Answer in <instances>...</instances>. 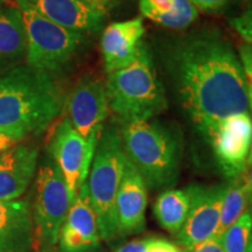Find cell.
<instances>
[{"mask_svg": "<svg viewBox=\"0 0 252 252\" xmlns=\"http://www.w3.org/2000/svg\"><path fill=\"white\" fill-rule=\"evenodd\" d=\"M166 63L182 106L208 139L220 122L248 112L241 60L219 31H198L176 41Z\"/></svg>", "mask_w": 252, "mask_h": 252, "instance_id": "1", "label": "cell"}, {"mask_svg": "<svg viewBox=\"0 0 252 252\" xmlns=\"http://www.w3.org/2000/svg\"><path fill=\"white\" fill-rule=\"evenodd\" d=\"M54 75L21 64L0 77V128L28 137L47 130L65 105Z\"/></svg>", "mask_w": 252, "mask_h": 252, "instance_id": "2", "label": "cell"}, {"mask_svg": "<svg viewBox=\"0 0 252 252\" xmlns=\"http://www.w3.org/2000/svg\"><path fill=\"white\" fill-rule=\"evenodd\" d=\"M125 156L135 167L147 188L163 189L176 184L180 174V137L156 122L141 121L119 125Z\"/></svg>", "mask_w": 252, "mask_h": 252, "instance_id": "3", "label": "cell"}, {"mask_svg": "<svg viewBox=\"0 0 252 252\" xmlns=\"http://www.w3.org/2000/svg\"><path fill=\"white\" fill-rule=\"evenodd\" d=\"M110 111L119 125L150 121L167 108L165 89L158 78L149 47L141 45L131 64L108 74Z\"/></svg>", "mask_w": 252, "mask_h": 252, "instance_id": "4", "label": "cell"}, {"mask_svg": "<svg viewBox=\"0 0 252 252\" xmlns=\"http://www.w3.org/2000/svg\"><path fill=\"white\" fill-rule=\"evenodd\" d=\"M125 162L119 127L113 124L105 126L99 133L86 181L90 203L98 222L100 238L105 242L121 237L116 219V198Z\"/></svg>", "mask_w": 252, "mask_h": 252, "instance_id": "5", "label": "cell"}, {"mask_svg": "<svg viewBox=\"0 0 252 252\" xmlns=\"http://www.w3.org/2000/svg\"><path fill=\"white\" fill-rule=\"evenodd\" d=\"M15 2L26 31L25 64L50 75L67 68L86 47V34L47 20L32 7L28 0H15Z\"/></svg>", "mask_w": 252, "mask_h": 252, "instance_id": "6", "label": "cell"}, {"mask_svg": "<svg viewBox=\"0 0 252 252\" xmlns=\"http://www.w3.org/2000/svg\"><path fill=\"white\" fill-rule=\"evenodd\" d=\"M70 206V195L61 172L54 162H45L36 174L32 209L34 239L40 252H58L60 232Z\"/></svg>", "mask_w": 252, "mask_h": 252, "instance_id": "7", "label": "cell"}, {"mask_svg": "<svg viewBox=\"0 0 252 252\" xmlns=\"http://www.w3.org/2000/svg\"><path fill=\"white\" fill-rule=\"evenodd\" d=\"M100 131L84 139L64 117L54 126L50 134V156L64 179L71 203L87 181Z\"/></svg>", "mask_w": 252, "mask_h": 252, "instance_id": "8", "label": "cell"}, {"mask_svg": "<svg viewBox=\"0 0 252 252\" xmlns=\"http://www.w3.org/2000/svg\"><path fill=\"white\" fill-rule=\"evenodd\" d=\"M67 118L84 139L103 128L110 113L105 81L94 75H84L65 99Z\"/></svg>", "mask_w": 252, "mask_h": 252, "instance_id": "9", "label": "cell"}, {"mask_svg": "<svg viewBox=\"0 0 252 252\" xmlns=\"http://www.w3.org/2000/svg\"><path fill=\"white\" fill-rule=\"evenodd\" d=\"M226 185L189 186L190 207L182 228L176 234V243L190 249L212 238L217 228Z\"/></svg>", "mask_w": 252, "mask_h": 252, "instance_id": "10", "label": "cell"}, {"mask_svg": "<svg viewBox=\"0 0 252 252\" xmlns=\"http://www.w3.org/2000/svg\"><path fill=\"white\" fill-rule=\"evenodd\" d=\"M208 140L217 165L229 180L243 174L252 145V119L249 112L220 122Z\"/></svg>", "mask_w": 252, "mask_h": 252, "instance_id": "11", "label": "cell"}, {"mask_svg": "<svg viewBox=\"0 0 252 252\" xmlns=\"http://www.w3.org/2000/svg\"><path fill=\"white\" fill-rule=\"evenodd\" d=\"M98 222L84 182L69 208L59 237V252H93L99 248Z\"/></svg>", "mask_w": 252, "mask_h": 252, "instance_id": "12", "label": "cell"}, {"mask_svg": "<svg viewBox=\"0 0 252 252\" xmlns=\"http://www.w3.org/2000/svg\"><path fill=\"white\" fill-rule=\"evenodd\" d=\"M144 34L141 18L117 21L105 27L100 37V52L106 74L117 71L137 59Z\"/></svg>", "mask_w": 252, "mask_h": 252, "instance_id": "13", "label": "cell"}, {"mask_svg": "<svg viewBox=\"0 0 252 252\" xmlns=\"http://www.w3.org/2000/svg\"><path fill=\"white\" fill-rule=\"evenodd\" d=\"M147 186L126 158L124 173L116 198V219L119 236L139 234L145 229Z\"/></svg>", "mask_w": 252, "mask_h": 252, "instance_id": "14", "label": "cell"}, {"mask_svg": "<svg viewBox=\"0 0 252 252\" xmlns=\"http://www.w3.org/2000/svg\"><path fill=\"white\" fill-rule=\"evenodd\" d=\"M39 151L20 143L0 154V200H18L36 174Z\"/></svg>", "mask_w": 252, "mask_h": 252, "instance_id": "15", "label": "cell"}, {"mask_svg": "<svg viewBox=\"0 0 252 252\" xmlns=\"http://www.w3.org/2000/svg\"><path fill=\"white\" fill-rule=\"evenodd\" d=\"M34 243L30 201L0 200V252H31Z\"/></svg>", "mask_w": 252, "mask_h": 252, "instance_id": "16", "label": "cell"}, {"mask_svg": "<svg viewBox=\"0 0 252 252\" xmlns=\"http://www.w3.org/2000/svg\"><path fill=\"white\" fill-rule=\"evenodd\" d=\"M47 20L69 31L82 34L96 33L103 27L106 15L96 11L83 0H28Z\"/></svg>", "mask_w": 252, "mask_h": 252, "instance_id": "17", "label": "cell"}, {"mask_svg": "<svg viewBox=\"0 0 252 252\" xmlns=\"http://www.w3.org/2000/svg\"><path fill=\"white\" fill-rule=\"evenodd\" d=\"M27 41L23 15L18 7L0 12V77L26 60Z\"/></svg>", "mask_w": 252, "mask_h": 252, "instance_id": "18", "label": "cell"}, {"mask_svg": "<svg viewBox=\"0 0 252 252\" xmlns=\"http://www.w3.org/2000/svg\"><path fill=\"white\" fill-rule=\"evenodd\" d=\"M139 8L143 17L175 31L185 30L198 17L189 0H139Z\"/></svg>", "mask_w": 252, "mask_h": 252, "instance_id": "19", "label": "cell"}, {"mask_svg": "<svg viewBox=\"0 0 252 252\" xmlns=\"http://www.w3.org/2000/svg\"><path fill=\"white\" fill-rule=\"evenodd\" d=\"M190 197L186 189H167L154 202V216L163 229L176 235L187 219Z\"/></svg>", "mask_w": 252, "mask_h": 252, "instance_id": "20", "label": "cell"}, {"mask_svg": "<svg viewBox=\"0 0 252 252\" xmlns=\"http://www.w3.org/2000/svg\"><path fill=\"white\" fill-rule=\"evenodd\" d=\"M249 203L250 201H249L247 185L242 174L230 180V184L226 185L219 224L212 238L220 239L222 237L226 230L244 215Z\"/></svg>", "mask_w": 252, "mask_h": 252, "instance_id": "21", "label": "cell"}, {"mask_svg": "<svg viewBox=\"0 0 252 252\" xmlns=\"http://www.w3.org/2000/svg\"><path fill=\"white\" fill-rule=\"evenodd\" d=\"M252 231V217L245 213L220 238L224 252H248Z\"/></svg>", "mask_w": 252, "mask_h": 252, "instance_id": "22", "label": "cell"}, {"mask_svg": "<svg viewBox=\"0 0 252 252\" xmlns=\"http://www.w3.org/2000/svg\"><path fill=\"white\" fill-rule=\"evenodd\" d=\"M230 23L239 35L247 41L248 45L252 46V0H250L248 7L242 12V14L231 19Z\"/></svg>", "mask_w": 252, "mask_h": 252, "instance_id": "23", "label": "cell"}, {"mask_svg": "<svg viewBox=\"0 0 252 252\" xmlns=\"http://www.w3.org/2000/svg\"><path fill=\"white\" fill-rule=\"evenodd\" d=\"M195 8L207 13H219L224 11L234 0H189Z\"/></svg>", "mask_w": 252, "mask_h": 252, "instance_id": "24", "label": "cell"}, {"mask_svg": "<svg viewBox=\"0 0 252 252\" xmlns=\"http://www.w3.org/2000/svg\"><path fill=\"white\" fill-rule=\"evenodd\" d=\"M26 138V135L20 133V132L0 128V154L15 146V145L23 143Z\"/></svg>", "mask_w": 252, "mask_h": 252, "instance_id": "25", "label": "cell"}, {"mask_svg": "<svg viewBox=\"0 0 252 252\" xmlns=\"http://www.w3.org/2000/svg\"><path fill=\"white\" fill-rule=\"evenodd\" d=\"M239 60H241L242 67H243L245 77L249 89L252 90V46L245 45L239 47Z\"/></svg>", "mask_w": 252, "mask_h": 252, "instance_id": "26", "label": "cell"}, {"mask_svg": "<svg viewBox=\"0 0 252 252\" xmlns=\"http://www.w3.org/2000/svg\"><path fill=\"white\" fill-rule=\"evenodd\" d=\"M187 252H224L220 239L209 238L202 243L195 245L190 249H186Z\"/></svg>", "mask_w": 252, "mask_h": 252, "instance_id": "27", "label": "cell"}, {"mask_svg": "<svg viewBox=\"0 0 252 252\" xmlns=\"http://www.w3.org/2000/svg\"><path fill=\"white\" fill-rule=\"evenodd\" d=\"M153 238H143L138 241L130 242V243L124 244L123 247L117 249L116 252H147Z\"/></svg>", "mask_w": 252, "mask_h": 252, "instance_id": "28", "label": "cell"}, {"mask_svg": "<svg viewBox=\"0 0 252 252\" xmlns=\"http://www.w3.org/2000/svg\"><path fill=\"white\" fill-rule=\"evenodd\" d=\"M147 252H181L178 245L162 238H153Z\"/></svg>", "mask_w": 252, "mask_h": 252, "instance_id": "29", "label": "cell"}, {"mask_svg": "<svg viewBox=\"0 0 252 252\" xmlns=\"http://www.w3.org/2000/svg\"><path fill=\"white\" fill-rule=\"evenodd\" d=\"M83 1L104 15H108L109 12L118 4V0H83Z\"/></svg>", "mask_w": 252, "mask_h": 252, "instance_id": "30", "label": "cell"}, {"mask_svg": "<svg viewBox=\"0 0 252 252\" xmlns=\"http://www.w3.org/2000/svg\"><path fill=\"white\" fill-rule=\"evenodd\" d=\"M243 178L245 181V185H247L248 194H249V201H250V204H252V145L250 153H249L247 165H245V169L243 172Z\"/></svg>", "mask_w": 252, "mask_h": 252, "instance_id": "31", "label": "cell"}, {"mask_svg": "<svg viewBox=\"0 0 252 252\" xmlns=\"http://www.w3.org/2000/svg\"><path fill=\"white\" fill-rule=\"evenodd\" d=\"M249 106L252 110V90L249 89Z\"/></svg>", "mask_w": 252, "mask_h": 252, "instance_id": "32", "label": "cell"}, {"mask_svg": "<svg viewBox=\"0 0 252 252\" xmlns=\"http://www.w3.org/2000/svg\"><path fill=\"white\" fill-rule=\"evenodd\" d=\"M250 214H251V217H252V210H251ZM248 252H252V231H251V237H250V243H249Z\"/></svg>", "mask_w": 252, "mask_h": 252, "instance_id": "33", "label": "cell"}, {"mask_svg": "<svg viewBox=\"0 0 252 252\" xmlns=\"http://www.w3.org/2000/svg\"><path fill=\"white\" fill-rule=\"evenodd\" d=\"M2 8H4V7H2V6H1V2H0V12H1V9Z\"/></svg>", "mask_w": 252, "mask_h": 252, "instance_id": "34", "label": "cell"}]
</instances>
